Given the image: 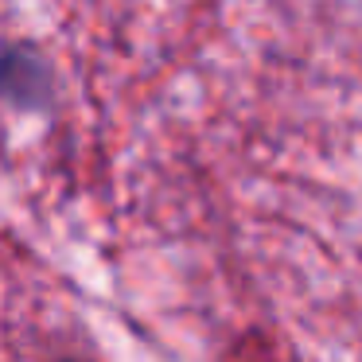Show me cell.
I'll return each mask as SVG.
<instances>
[{
	"instance_id": "1",
	"label": "cell",
	"mask_w": 362,
	"mask_h": 362,
	"mask_svg": "<svg viewBox=\"0 0 362 362\" xmlns=\"http://www.w3.org/2000/svg\"><path fill=\"white\" fill-rule=\"evenodd\" d=\"M0 86H4L8 98H16V102H35V98L47 94V71L28 51H12L0 63Z\"/></svg>"
}]
</instances>
